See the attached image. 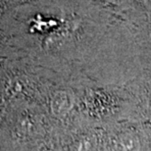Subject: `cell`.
Wrapping results in <instances>:
<instances>
[{"instance_id":"1","label":"cell","mask_w":151,"mask_h":151,"mask_svg":"<svg viewBox=\"0 0 151 151\" xmlns=\"http://www.w3.org/2000/svg\"><path fill=\"white\" fill-rule=\"evenodd\" d=\"M73 98L67 92H58L51 101V110L56 116H64L73 107Z\"/></svg>"},{"instance_id":"2","label":"cell","mask_w":151,"mask_h":151,"mask_svg":"<svg viewBox=\"0 0 151 151\" xmlns=\"http://www.w3.org/2000/svg\"><path fill=\"white\" fill-rule=\"evenodd\" d=\"M116 147L118 151H139L140 141L134 132H126L119 135Z\"/></svg>"}]
</instances>
